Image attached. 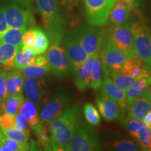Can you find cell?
Returning a JSON list of instances; mask_svg holds the SVG:
<instances>
[{
	"instance_id": "d6986e66",
	"label": "cell",
	"mask_w": 151,
	"mask_h": 151,
	"mask_svg": "<svg viewBox=\"0 0 151 151\" xmlns=\"http://www.w3.org/2000/svg\"><path fill=\"white\" fill-rule=\"evenodd\" d=\"M151 76L138 79L126 90V107L140 97L150 88Z\"/></svg>"
},
{
	"instance_id": "e575fe53",
	"label": "cell",
	"mask_w": 151,
	"mask_h": 151,
	"mask_svg": "<svg viewBox=\"0 0 151 151\" xmlns=\"http://www.w3.org/2000/svg\"><path fill=\"white\" fill-rule=\"evenodd\" d=\"M107 148L117 151H137L139 150V147L136 143L127 140H122L116 142L106 143Z\"/></svg>"
},
{
	"instance_id": "44dd1931",
	"label": "cell",
	"mask_w": 151,
	"mask_h": 151,
	"mask_svg": "<svg viewBox=\"0 0 151 151\" xmlns=\"http://www.w3.org/2000/svg\"><path fill=\"white\" fill-rule=\"evenodd\" d=\"M18 114L27 122L28 125L31 129L41 122L37 106L29 99H24L19 109Z\"/></svg>"
},
{
	"instance_id": "c3c4849f",
	"label": "cell",
	"mask_w": 151,
	"mask_h": 151,
	"mask_svg": "<svg viewBox=\"0 0 151 151\" xmlns=\"http://www.w3.org/2000/svg\"><path fill=\"white\" fill-rule=\"evenodd\" d=\"M148 149L149 150H151V132L149 136V139H148Z\"/></svg>"
},
{
	"instance_id": "4316f807",
	"label": "cell",
	"mask_w": 151,
	"mask_h": 151,
	"mask_svg": "<svg viewBox=\"0 0 151 151\" xmlns=\"http://www.w3.org/2000/svg\"><path fill=\"white\" fill-rule=\"evenodd\" d=\"M35 57L36 55L32 48L20 49L14 58V67L20 70L27 66L32 65Z\"/></svg>"
},
{
	"instance_id": "7dc6e473",
	"label": "cell",
	"mask_w": 151,
	"mask_h": 151,
	"mask_svg": "<svg viewBox=\"0 0 151 151\" xmlns=\"http://www.w3.org/2000/svg\"><path fill=\"white\" fill-rule=\"evenodd\" d=\"M143 123H144L147 127L151 129V109L146 113L144 118L143 119Z\"/></svg>"
},
{
	"instance_id": "3957f363",
	"label": "cell",
	"mask_w": 151,
	"mask_h": 151,
	"mask_svg": "<svg viewBox=\"0 0 151 151\" xmlns=\"http://www.w3.org/2000/svg\"><path fill=\"white\" fill-rule=\"evenodd\" d=\"M1 7L9 27L24 30L34 27L35 20L30 6L18 0H10Z\"/></svg>"
},
{
	"instance_id": "ac0fdd59",
	"label": "cell",
	"mask_w": 151,
	"mask_h": 151,
	"mask_svg": "<svg viewBox=\"0 0 151 151\" xmlns=\"http://www.w3.org/2000/svg\"><path fill=\"white\" fill-rule=\"evenodd\" d=\"M96 56H89L88 60L72 73L75 77V86L79 91H85L90 86L92 64Z\"/></svg>"
},
{
	"instance_id": "681fc988",
	"label": "cell",
	"mask_w": 151,
	"mask_h": 151,
	"mask_svg": "<svg viewBox=\"0 0 151 151\" xmlns=\"http://www.w3.org/2000/svg\"><path fill=\"white\" fill-rule=\"evenodd\" d=\"M148 65H149L150 67H151V50H150V58H149V61H148Z\"/></svg>"
},
{
	"instance_id": "ba28073f",
	"label": "cell",
	"mask_w": 151,
	"mask_h": 151,
	"mask_svg": "<svg viewBox=\"0 0 151 151\" xmlns=\"http://www.w3.org/2000/svg\"><path fill=\"white\" fill-rule=\"evenodd\" d=\"M134 46L136 55L148 65L151 50V32L144 22L139 21L132 24Z\"/></svg>"
},
{
	"instance_id": "1f68e13d",
	"label": "cell",
	"mask_w": 151,
	"mask_h": 151,
	"mask_svg": "<svg viewBox=\"0 0 151 151\" xmlns=\"http://www.w3.org/2000/svg\"><path fill=\"white\" fill-rule=\"evenodd\" d=\"M83 113L87 122L90 125L97 126L101 122V118L97 108L90 103H87L83 106Z\"/></svg>"
},
{
	"instance_id": "d4e9b609",
	"label": "cell",
	"mask_w": 151,
	"mask_h": 151,
	"mask_svg": "<svg viewBox=\"0 0 151 151\" xmlns=\"http://www.w3.org/2000/svg\"><path fill=\"white\" fill-rule=\"evenodd\" d=\"M103 69L100 55L94 58L92 64L91 75H90V87L94 90H97L103 83Z\"/></svg>"
},
{
	"instance_id": "9c48e42d",
	"label": "cell",
	"mask_w": 151,
	"mask_h": 151,
	"mask_svg": "<svg viewBox=\"0 0 151 151\" xmlns=\"http://www.w3.org/2000/svg\"><path fill=\"white\" fill-rule=\"evenodd\" d=\"M101 50V60L104 75H110L111 70H120L129 57L106 38Z\"/></svg>"
},
{
	"instance_id": "74e56055",
	"label": "cell",
	"mask_w": 151,
	"mask_h": 151,
	"mask_svg": "<svg viewBox=\"0 0 151 151\" xmlns=\"http://www.w3.org/2000/svg\"><path fill=\"white\" fill-rule=\"evenodd\" d=\"M35 27H32L24 32L22 38V48L21 49L27 48H32L36 41Z\"/></svg>"
},
{
	"instance_id": "d6a6232c",
	"label": "cell",
	"mask_w": 151,
	"mask_h": 151,
	"mask_svg": "<svg viewBox=\"0 0 151 151\" xmlns=\"http://www.w3.org/2000/svg\"><path fill=\"white\" fill-rule=\"evenodd\" d=\"M119 120H120V123L129 132L130 135L136 139L137 136L138 130H139V127L142 125L143 122L134 118H128L127 116L126 117L125 116L120 118Z\"/></svg>"
},
{
	"instance_id": "7c38bea8",
	"label": "cell",
	"mask_w": 151,
	"mask_h": 151,
	"mask_svg": "<svg viewBox=\"0 0 151 151\" xmlns=\"http://www.w3.org/2000/svg\"><path fill=\"white\" fill-rule=\"evenodd\" d=\"M65 51L69 62L71 72H73L89 58L84 48H83L73 32H68L65 38Z\"/></svg>"
},
{
	"instance_id": "30bf717a",
	"label": "cell",
	"mask_w": 151,
	"mask_h": 151,
	"mask_svg": "<svg viewBox=\"0 0 151 151\" xmlns=\"http://www.w3.org/2000/svg\"><path fill=\"white\" fill-rule=\"evenodd\" d=\"M69 103L70 98L68 92L64 90H58L41 109L40 120L43 123L48 124L63 113L69 106Z\"/></svg>"
},
{
	"instance_id": "5bb4252c",
	"label": "cell",
	"mask_w": 151,
	"mask_h": 151,
	"mask_svg": "<svg viewBox=\"0 0 151 151\" xmlns=\"http://www.w3.org/2000/svg\"><path fill=\"white\" fill-rule=\"evenodd\" d=\"M46 85L43 79L26 77L24 78L23 88L28 99L39 107L44 99Z\"/></svg>"
},
{
	"instance_id": "ee69618b",
	"label": "cell",
	"mask_w": 151,
	"mask_h": 151,
	"mask_svg": "<svg viewBox=\"0 0 151 151\" xmlns=\"http://www.w3.org/2000/svg\"><path fill=\"white\" fill-rule=\"evenodd\" d=\"M9 28L7 24L6 20L4 14L1 4H0V33H2Z\"/></svg>"
},
{
	"instance_id": "e0dca14e",
	"label": "cell",
	"mask_w": 151,
	"mask_h": 151,
	"mask_svg": "<svg viewBox=\"0 0 151 151\" xmlns=\"http://www.w3.org/2000/svg\"><path fill=\"white\" fill-rule=\"evenodd\" d=\"M101 93L116 101L122 110L126 109V92L124 90L118 88L109 76L104 75L103 83L101 87Z\"/></svg>"
},
{
	"instance_id": "277c9868",
	"label": "cell",
	"mask_w": 151,
	"mask_h": 151,
	"mask_svg": "<svg viewBox=\"0 0 151 151\" xmlns=\"http://www.w3.org/2000/svg\"><path fill=\"white\" fill-rule=\"evenodd\" d=\"M73 32L88 55H101L106 38L105 29L89 25L80 27Z\"/></svg>"
},
{
	"instance_id": "f1b7e54d",
	"label": "cell",
	"mask_w": 151,
	"mask_h": 151,
	"mask_svg": "<svg viewBox=\"0 0 151 151\" xmlns=\"http://www.w3.org/2000/svg\"><path fill=\"white\" fill-rule=\"evenodd\" d=\"M36 34V41L32 48L35 55H43L47 51L49 48L50 41L48 37V35L46 32L43 31L40 27H35Z\"/></svg>"
},
{
	"instance_id": "f546056e",
	"label": "cell",
	"mask_w": 151,
	"mask_h": 151,
	"mask_svg": "<svg viewBox=\"0 0 151 151\" xmlns=\"http://www.w3.org/2000/svg\"><path fill=\"white\" fill-rule=\"evenodd\" d=\"M109 76L118 88L124 90L138 80L135 77L124 74L120 70H111Z\"/></svg>"
},
{
	"instance_id": "52a82bcc",
	"label": "cell",
	"mask_w": 151,
	"mask_h": 151,
	"mask_svg": "<svg viewBox=\"0 0 151 151\" xmlns=\"http://www.w3.org/2000/svg\"><path fill=\"white\" fill-rule=\"evenodd\" d=\"M88 24L93 27L105 25L116 0H84Z\"/></svg>"
},
{
	"instance_id": "ffe728a7",
	"label": "cell",
	"mask_w": 151,
	"mask_h": 151,
	"mask_svg": "<svg viewBox=\"0 0 151 151\" xmlns=\"http://www.w3.org/2000/svg\"><path fill=\"white\" fill-rule=\"evenodd\" d=\"M132 11L129 6L121 1H116L109 14V20L113 25L124 24L129 20Z\"/></svg>"
},
{
	"instance_id": "8fae6325",
	"label": "cell",
	"mask_w": 151,
	"mask_h": 151,
	"mask_svg": "<svg viewBox=\"0 0 151 151\" xmlns=\"http://www.w3.org/2000/svg\"><path fill=\"white\" fill-rule=\"evenodd\" d=\"M50 70L57 78H62L67 76L70 71V62L65 50L60 45H51L46 52Z\"/></svg>"
},
{
	"instance_id": "7402d4cb",
	"label": "cell",
	"mask_w": 151,
	"mask_h": 151,
	"mask_svg": "<svg viewBox=\"0 0 151 151\" xmlns=\"http://www.w3.org/2000/svg\"><path fill=\"white\" fill-rule=\"evenodd\" d=\"M21 49L20 47L9 43H2L0 47V68L7 71L14 67V58L17 52Z\"/></svg>"
},
{
	"instance_id": "bcb514c9",
	"label": "cell",
	"mask_w": 151,
	"mask_h": 151,
	"mask_svg": "<svg viewBox=\"0 0 151 151\" xmlns=\"http://www.w3.org/2000/svg\"><path fill=\"white\" fill-rule=\"evenodd\" d=\"M116 1H119L124 3L125 4L129 6L132 11H136V9H137L138 0H116Z\"/></svg>"
},
{
	"instance_id": "4dcf8cb0",
	"label": "cell",
	"mask_w": 151,
	"mask_h": 151,
	"mask_svg": "<svg viewBox=\"0 0 151 151\" xmlns=\"http://www.w3.org/2000/svg\"><path fill=\"white\" fill-rule=\"evenodd\" d=\"M50 70V67H42V66L30 65L19 71L25 77L40 78L46 75Z\"/></svg>"
},
{
	"instance_id": "f35d334b",
	"label": "cell",
	"mask_w": 151,
	"mask_h": 151,
	"mask_svg": "<svg viewBox=\"0 0 151 151\" xmlns=\"http://www.w3.org/2000/svg\"><path fill=\"white\" fill-rule=\"evenodd\" d=\"M10 71L12 73L18 94H22V88H23L24 81V76H22V73L15 67L11 68Z\"/></svg>"
},
{
	"instance_id": "484cf974",
	"label": "cell",
	"mask_w": 151,
	"mask_h": 151,
	"mask_svg": "<svg viewBox=\"0 0 151 151\" xmlns=\"http://www.w3.org/2000/svg\"><path fill=\"white\" fill-rule=\"evenodd\" d=\"M26 30L9 27L6 31L0 33V40L2 43H9L22 48V35Z\"/></svg>"
},
{
	"instance_id": "60d3db41",
	"label": "cell",
	"mask_w": 151,
	"mask_h": 151,
	"mask_svg": "<svg viewBox=\"0 0 151 151\" xmlns=\"http://www.w3.org/2000/svg\"><path fill=\"white\" fill-rule=\"evenodd\" d=\"M6 71L0 69V104L4 102L8 97L6 86Z\"/></svg>"
},
{
	"instance_id": "d590c367",
	"label": "cell",
	"mask_w": 151,
	"mask_h": 151,
	"mask_svg": "<svg viewBox=\"0 0 151 151\" xmlns=\"http://www.w3.org/2000/svg\"><path fill=\"white\" fill-rule=\"evenodd\" d=\"M151 129L147 127L144 123L139 127L137 132L136 140L140 145L141 148L143 150H149L148 149V139L150 136Z\"/></svg>"
},
{
	"instance_id": "816d5d0a",
	"label": "cell",
	"mask_w": 151,
	"mask_h": 151,
	"mask_svg": "<svg viewBox=\"0 0 151 151\" xmlns=\"http://www.w3.org/2000/svg\"><path fill=\"white\" fill-rule=\"evenodd\" d=\"M1 45H2V42H1V41L0 40V47H1Z\"/></svg>"
},
{
	"instance_id": "cb8c5ba5",
	"label": "cell",
	"mask_w": 151,
	"mask_h": 151,
	"mask_svg": "<svg viewBox=\"0 0 151 151\" xmlns=\"http://www.w3.org/2000/svg\"><path fill=\"white\" fill-rule=\"evenodd\" d=\"M24 99L22 94L8 96L4 102L0 104V111L16 116L18 113L19 109Z\"/></svg>"
},
{
	"instance_id": "8d00e7d4",
	"label": "cell",
	"mask_w": 151,
	"mask_h": 151,
	"mask_svg": "<svg viewBox=\"0 0 151 151\" xmlns=\"http://www.w3.org/2000/svg\"><path fill=\"white\" fill-rule=\"evenodd\" d=\"M0 128L5 130L16 129V116L0 111Z\"/></svg>"
},
{
	"instance_id": "5b68a950",
	"label": "cell",
	"mask_w": 151,
	"mask_h": 151,
	"mask_svg": "<svg viewBox=\"0 0 151 151\" xmlns=\"http://www.w3.org/2000/svg\"><path fill=\"white\" fill-rule=\"evenodd\" d=\"M101 147L97 134L90 126L81 125L69 143L64 148L66 151H96Z\"/></svg>"
},
{
	"instance_id": "ab89813d",
	"label": "cell",
	"mask_w": 151,
	"mask_h": 151,
	"mask_svg": "<svg viewBox=\"0 0 151 151\" xmlns=\"http://www.w3.org/2000/svg\"><path fill=\"white\" fill-rule=\"evenodd\" d=\"M6 71V86L8 96L18 94L16 85H15L12 73L11 72L10 69Z\"/></svg>"
},
{
	"instance_id": "603a6c76",
	"label": "cell",
	"mask_w": 151,
	"mask_h": 151,
	"mask_svg": "<svg viewBox=\"0 0 151 151\" xmlns=\"http://www.w3.org/2000/svg\"><path fill=\"white\" fill-rule=\"evenodd\" d=\"M40 122L37 126L32 128L37 138V142L40 147L45 150H51V137L49 126Z\"/></svg>"
},
{
	"instance_id": "6da1fadb",
	"label": "cell",
	"mask_w": 151,
	"mask_h": 151,
	"mask_svg": "<svg viewBox=\"0 0 151 151\" xmlns=\"http://www.w3.org/2000/svg\"><path fill=\"white\" fill-rule=\"evenodd\" d=\"M48 125L51 137V150H64L82 125L80 106L76 105L67 107Z\"/></svg>"
},
{
	"instance_id": "836d02e7",
	"label": "cell",
	"mask_w": 151,
	"mask_h": 151,
	"mask_svg": "<svg viewBox=\"0 0 151 151\" xmlns=\"http://www.w3.org/2000/svg\"><path fill=\"white\" fill-rule=\"evenodd\" d=\"M6 137L9 138V139H13V140L17 141V142L22 143H29V132L22 131L18 129H1Z\"/></svg>"
},
{
	"instance_id": "2e32d148",
	"label": "cell",
	"mask_w": 151,
	"mask_h": 151,
	"mask_svg": "<svg viewBox=\"0 0 151 151\" xmlns=\"http://www.w3.org/2000/svg\"><path fill=\"white\" fill-rule=\"evenodd\" d=\"M145 62L137 56L132 57L124 62L120 71L124 74L135 77L137 79L151 76L150 71Z\"/></svg>"
},
{
	"instance_id": "4fadbf2b",
	"label": "cell",
	"mask_w": 151,
	"mask_h": 151,
	"mask_svg": "<svg viewBox=\"0 0 151 151\" xmlns=\"http://www.w3.org/2000/svg\"><path fill=\"white\" fill-rule=\"evenodd\" d=\"M96 103L100 113L106 121H112L125 116V110H122L116 101L102 93L97 96Z\"/></svg>"
},
{
	"instance_id": "7a4b0ae2",
	"label": "cell",
	"mask_w": 151,
	"mask_h": 151,
	"mask_svg": "<svg viewBox=\"0 0 151 151\" xmlns=\"http://www.w3.org/2000/svg\"><path fill=\"white\" fill-rule=\"evenodd\" d=\"M43 25L51 45H60L63 41L64 31L56 0H36Z\"/></svg>"
},
{
	"instance_id": "7bdbcfd3",
	"label": "cell",
	"mask_w": 151,
	"mask_h": 151,
	"mask_svg": "<svg viewBox=\"0 0 151 151\" xmlns=\"http://www.w3.org/2000/svg\"><path fill=\"white\" fill-rule=\"evenodd\" d=\"M32 65L42 66V67H49L48 62L46 57L41 55H38L37 57H35L34 62H32Z\"/></svg>"
},
{
	"instance_id": "f6af8a7d",
	"label": "cell",
	"mask_w": 151,
	"mask_h": 151,
	"mask_svg": "<svg viewBox=\"0 0 151 151\" xmlns=\"http://www.w3.org/2000/svg\"><path fill=\"white\" fill-rule=\"evenodd\" d=\"M79 2V0H61V4L68 9L75 8Z\"/></svg>"
},
{
	"instance_id": "8992f818",
	"label": "cell",
	"mask_w": 151,
	"mask_h": 151,
	"mask_svg": "<svg viewBox=\"0 0 151 151\" xmlns=\"http://www.w3.org/2000/svg\"><path fill=\"white\" fill-rule=\"evenodd\" d=\"M106 39L125 52L129 58L137 56L134 46L131 23L125 22L118 25H113L106 32Z\"/></svg>"
},
{
	"instance_id": "b9f144b4",
	"label": "cell",
	"mask_w": 151,
	"mask_h": 151,
	"mask_svg": "<svg viewBox=\"0 0 151 151\" xmlns=\"http://www.w3.org/2000/svg\"><path fill=\"white\" fill-rule=\"evenodd\" d=\"M15 116H16V129L22 130V131L29 132V125H28L27 122L18 113H17Z\"/></svg>"
},
{
	"instance_id": "9a60e30c",
	"label": "cell",
	"mask_w": 151,
	"mask_h": 151,
	"mask_svg": "<svg viewBox=\"0 0 151 151\" xmlns=\"http://www.w3.org/2000/svg\"><path fill=\"white\" fill-rule=\"evenodd\" d=\"M150 88L142 95L136 99L131 104L126 107L128 118L143 120L146 113L151 109V101L149 98Z\"/></svg>"
},
{
	"instance_id": "f907efd6",
	"label": "cell",
	"mask_w": 151,
	"mask_h": 151,
	"mask_svg": "<svg viewBox=\"0 0 151 151\" xmlns=\"http://www.w3.org/2000/svg\"><path fill=\"white\" fill-rule=\"evenodd\" d=\"M149 98H150V100L151 101V89L150 88V90H149Z\"/></svg>"
},
{
	"instance_id": "83f0119b",
	"label": "cell",
	"mask_w": 151,
	"mask_h": 151,
	"mask_svg": "<svg viewBox=\"0 0 151 151\" xmlns=\"http://www.w3.org/2000/svg\"><path fill=\"white\" fill-rule=\"evenodd\" d=\"M29 148V143L17 142L6 137L0 128V151H25Z\"/></svg>"
}]
</instances>
